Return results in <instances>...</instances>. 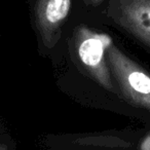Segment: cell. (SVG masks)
<instances>
[{"label":"cell","mask_w":150,"mask_h":150,"mask_svg":"<svg viewBox=\"0 0 150 150\" xmlns=\"http://www.w3.org/2000/svg\"><path fill=\"white\" fill-rule=\"evenodd\" d=\"M110 17L150 48V0H114Z\"/></svg>","instance_id":"obj_3"},{"label":"cell","mask_w":150,"mask_h":150,"mask_svg":"<svg viewBox=\"0 0 150 150\" xmlns=\"http://www.w3.org/2000/svg\"><path fill=\"white\" fill-rule=\"evenodd\" d=\"M140 148L142 150H150V134L146 136L145 139L142 141V143L140 144Z\"/></svg>","instance_id":"obj_5"},{"label":"cell","mask_w":150,"mask_h":150,"mask_svg":"<svg viewBox=\"0 0 150 150\" xmlns=\"http://www.w3.org/2000/svg\"><path fill=\"white\" fill-rule=\"evenodd\" d=\"M71 0H36L35 22L43 43L56 45L62 34V24L70 11Z\"/></svg>","instance_id":"obj_4"},{"label":"cell","mask_w":150,"mask_h":150,"mask_svg":"<svg viewBox=\"0 0 150 150\" xmlns=\"http://www.w3.org/2000/svg\"><path fill=\"white\" fill-rule=\"evenodd\" d=\"M111 43L109 36L80 28L77 32V52L80 61L93 77L105 88L114 92L111 80L107 47Z\"/></svg>","instance_id":"obj_2"},{"label":"cell","mask_w":150,"mask_h":150,"mask_svg":"<svg viewBox=\"0 0 150 150\" xmlns=\"http://www.w3.org/2000/svg\"><path fill=\"white\" fill-rule=\"evenodd\" d=\"M84 1H86L88 3H97L99 1H101V0H84Z\"/></svg>","instance_id":"obj_6"},{"label":"cell","mask_w":150,"mask_h":150,"mask_svg":"<svg viewBox=\"0 0 150 150\" xmlns=\"http://www.w3.org/2000/svg\"><path fill=\"white\" fill-rule=\"evenodd\" d=\"M111 74L127 102L150 111V74L111 43L107 47Z\"/></svg>","instance_id":"obj_1"}]
</instances>
